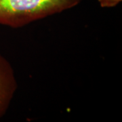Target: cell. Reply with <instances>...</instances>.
<instances>
[{
  "instance_id": "1",
  "label": "cell",
  "mask_w": 122,
  "mask_h": 122,
  "mask_svg": "<svg viewBox=\"0 0 122 122\" xmlns=\"http://www.w3.org/2000/svg\"><path fill=\"white\" fill-rule=\"evenodd\" d=\"M82 0H0V25L21 28L75 8Z\"/></svg>"
},
{
  "instance_id": "2",
  "label": "cell",
  "mask_w": 122,
  "mask_h": 122,
  "mask_svg": "<svg viewBox=\"0 0 122 122\" xmlns=\"http://www.w3.org/2000/svg\"><path fill=\"white\" fill-rule=\"evenodd\" d=\"M18 85L13 67L0 54V119L6 113Z\"/></svg>"
},
{
  "instance_id": "3",
  "label": "cell",
  "mask_w": 122,
  "mask_h": 122,
  "mask_svg": "<svg viewBox=\"0 0 122 122\" xmlns=\"http://www.w3.org/2000/svg\"><path fill=\"white\" fill-rule=\"evenodd\" d=\"M100 5L103 8H111L117 6L122 0H98Z\"/></svg>"
}]
</instances>
